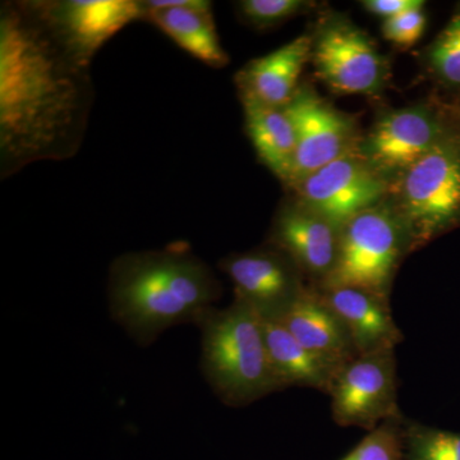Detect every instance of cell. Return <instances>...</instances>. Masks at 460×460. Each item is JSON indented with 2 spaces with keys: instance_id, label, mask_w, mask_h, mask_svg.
Returning a JSON list of instances; mask_svg holds the SVG:
<instances>
[{
  "instance_id": "e0dca14e",
  "label": "cell",
  "mask_w": 460,
  "mask_h": 460,
  "mask_svg": "<svg viewBox=\"0 0 460 460\" xmlns=\"http://www.w3.org/2000/svg\"><path fill=\"white\" fill-rule=\"evenodd\" d=\"M313 57V38L302 35L266 56L251 60L237 75L239 93L284 108L298 90V80Z\"/></svg>"
},
{
  "instance_id": "5bb4252c",
  "label": "cell",
  "mask_w": 460,
  "mask_h": 460,
  "mask_svg": "<svg viewBox=\"0 0 460 460\" xmlns=\"http://www.w3.org/2000/svg\"><path fill=\"white\" fill-rule=\"evenodd\" d=\"M144 18L162 30L178 47L213 68L228 65L229 57L215 29L210 2L150 0L142 2Z\"/></svg>"
},
{
  "instance_id": "9c48e42d",
  "label": "cell",
  "mask_w": 460,
  "mask_h": 460,
  "mask_svg": "<svg viewBox=\"0 0 460 460\" xmlns=\"http://www.w3.org/2000/svg\"><path fill=\"white\" fill-rule=\"evenodd\" d=\"M314 69L329 89L374 95L383 89L387 65L370 36L344 18H330L313 38Z\"/></svg>"
},
{
  "instance_id": "7c38bea8",
  "label": "cell",
  "mask_w": 460,
  "mask_h": 460,
  "mask_svg": "<svg viewBox=\"0 0 460 460\" xmlns=\"http://www.w3.org/2000/svg\"><path fill=\"white\" fill-rule=\"evenodd\" d=\"M296 133V159L290 186L317 169L352 153V118L341 113L311 89L298 87L283 108Z\"/></svg>"
},
{
  "instance_id": "d6986e66",
  "label": "cell",
  "mask_w": 460,
  "mask_h": 460,
  "mask_svg": "<svg viewBox=\"0 0 460 460\" xmlns=\"http://www.w3.org/2000/svg\"><path fill=\"white\" fill-rule=\"evenodd\" d=\"M263 323L269 357L281 386L313 387L328 394L341 367L308 350L280 323Z\"/></svg>"
},
{
  "instance_id": "8fae6325",
  "label": "cell",
  "mask_w": 460,
  "mask_h": 460,
  "mask_svg": "<svg viewBox=\"0 0 460 460\" xmlns=\"http://www.w3.org/2000/svg\"><path fill=\"white\" fill-rule=\"evenodd\" d=\"M32 5L60 44L86 66L105 42L145 13L137 0H66Z\"/></svg>"
},
{
  "instance_id": "ac0fdd59",
  "label": "cell",
  "mask_w": 460,
  "mask_h": 460,
  "mask_svg": "<svg viewBox=\"0 0 460 460\" xmlns=\"http://www.w3.org/2000/svg\"><path fill=\"white\" fill-rule=\"evenodd\" d=\"M246 128L260 160L279 180L290 184L295 171L296 133L283 108L241 93Z\"/></svg>"
},
{
  "instance_id": "8992f818",
  "label": "cell",
  "mask_w": 460,
  "mask_h": 460,
  "mask_svg": "<svg viewBox=\"0 0 460 460\" xmlns=\"http://www.w3.org/2000/svg\"><path fill=\"white\" fill-rule=\"evenodd\" d=\"M332 420L341 428L372 431L402 414L395 349L359 354L345 363L330 386Z\"/></svg>"
},
{
  "instance_id": "ba28073f",
  "label": "cell",
  "mask_w": 460,
  "mask_h": 460,
  "mask_svg": "<svg viewBox=\"0 0 460 460\" xmlns=\"http://www.w3.org/2000/svg\"><path fill=\"white\" fill-rule=\"evenodd\" d=\"M296 202L341 230L354 217L380 205L387 186L362 155L352 153L293 184Z\"/></svg>"
},
{
  "instance_id": "30bf717a",
  "label": "cell",
  "mask_w": 460,
  "mask_h": 460,
  "mask_svg": "<svg viewBox=\"0 0 460 460\" xmlns=\"http://www.w3.org/2000/svg\"><path fill=\"white\" fill-rule=\"evenodd\" d=\"M235 298L266 323H279L304 293V274L286 252L272 246L234 253L219 263Z\"/></svg>"
},
{
  "instance_id": "7402d4cb",
  "label": "cell",
  "mask_w": 460,
  "mask_h": 460,
  "mask_svg": "<svg viewBox=\"0 0 460 460\" xmlns=\"http://www.w3.org/2000/svg\"><path fill=\"white\" fill-rule=\"evenodd\" d=\"M402 414L384 420L341 460H402Z\"/></svg>"
},
{
  "instance_id": "cb8c5ba5",
  "label": "cell",
  "mask_w": 460,
  "mask_h": 460,
  "mask_svg": "<svg viewBox=\"0 0 460 460\" xmlns=\"http://www.w3.org/2000/svg\"><path fill=\"white\" fill-rule=\"evenodd\" d=\"M423 8L425 7L413 9V11L405 12L401 16L384 21V38L398 47L405 48V49L416 45L422 38L426 23H428V16Z\"/></svg>"
},
{
  "instance_id": "3957f363",
  "label": "cell",
  "mask_w": 460,
  "mask_h": 460,
  "mask_svg": "<svg viewBox=\"0 0 460 460\" xmlns=\"http://www.w3.org/2000/svg\"><path fill=\"white\" fill-rule=\"evenodd\" d=\"M201 330V370L215 395L229 407H246L280 392L266 345L265 323L244 302L210 308Z\"/></svg>"
},
{
  "instance_id": "d4e9b609",
  "label": "cell",
  "mask_w": 460,
  "mask_h": 460,
  "mask_svg": "<svg viewBox=\"0 0 460 460\" xmlns=\"http://www.w3.org/2000/svg\"><path fill=\"white\" fill-rule=\"evenodd\" d=\"M362 4L370 13L384 18V21L401 16L413 9L425 7L422 0H366Z\"/></svg>"
},
{
  "instance_id": "52a82bcc",
  "label": "cell",
  "mask_w": 460,
  "mask_h": 460,
  "mask_svg": "<svg viewBox=\"0 0 460 460\" xmlns=\"http://www.w3.org/2000/svg\"><path fill=\"white\" fill-rule=\"evenodd\" d=\"M460 127L459 108H402L381 117L362 145L361 155L380 172H404Z\"/></svg>"
},
{
  "instance_id": "277c9868",
  "label": "cell",
  "mask_w": 460,
  "mask_h": 460,
  "mask_svg": "<svg viewBox=\"0 0 460 460\" xmlns=\"http://www.w3.org/2000/svg\"><path fill=\"white\" fill-rule=\"evenodd\" d=\"M398 199L411 251L460 226V127L402 172Z\"/></svg>"
},
{
  "instance_id": "44dd1931",
  "label": "cell",
  "mask_w": 460,
  "mask_h": 460,
  "mask_svg": "<svg viewBox=\"0 0 460 460\" xmlns=\"http://www.w3.org/2000/svg\"><path fill=\"white\" fill-rule=\"evenodd\" d=\"M425 57L435 80L445 90L460 93V4Z\"/></svg>"
},
{
  "instance_id": "5b68a950",
  "label": "cell",
  "mask_w": 460,
  "mask_h": 460,
  "mask_svg": "<svg viewBox=\"0 0 460 460\" xmlns=\"http://www.w3.org/2000/svg\"><path fill=\"white\" fill-rule=\"evenodd\" d=\"M410 251V234L395 208H368L341 230L337 262L320 289L359 288L389 299L396 269Z\"/></svg>"
},
{
  "instance_id": "484cf974",
  "label": "cell",
  "mask_w": 460,
  "mask_h": 460,
  "mask_svg": "<svg viewBox=\"0 0 460 460\" xmlns=\"http://www.w3.org/2000/svg\"><path fill=\"white\" fill-rule=\"evenodd\" d=\"M458 108H459V114H460V104L458 105Z\"/></svg>"
},
{
  "instance_id": "7a4b0ae2",
  "label": "cell",
  "mask_w": 460,
  "mask_h": 460,
  "mask_svg": "<svg viewBox=\"0 0 460 460\" xmlns=\"http://www.w3.org/2000/svg\"><path fill=\"white\" fill-rule=\"evenodd\" d=\"M220 296L214 272L187 247L126 253L109 271L111 317L142 347L172 326L198 323Z\"/></svg>"
},
{
  "instance_id": "603a6c76",
  "label": "cell",
  "mask_w": 460,
  "mask_h": 460,
  "mask_svg": "<svg viewBox=\"0 0 460 460\" xmlns=\"http://www.w3.org/2000/svg\"><path fill=\"white\" fill-rule=\"evenodd\" d=\"M302 0H243L238 3L239 13L250 25L265 29L286 22L310 7Z\"/></svg>"
},
{
  "instance_id": "ffe728a7",
  "label": "cell",
  "mask_w": 460,
  "mask_h": 460,
  "mask_svg": "<svg viewBox=\"0 0 460 460\" xmlns=\"http://www.w3.org/2000/svg\"><path fill=\"white\" fill-rule=\"evenodd\" d=\"M402 460H460V432L404 419Z\"/></svg>"
},
{
  "instance_id": "4fadbf2b",
  "label": "cell",
  "mask_w": 460,
  "mask_h": 460,
  "mask_svg": "<svg viewBox=\"0 0 460 460\" xmlns=\"http://www.w3.org/2000/svg\"><path fill=\"white\" fill-rule=\"evenodd\" d=\"M341 230L299 202L284 205L275 217L271 244L298 266L304 277L320 288L337 262Z\"/></svg>"
},
{
  "instance_id": "2e32d148",
  "label": "cell",
  "mask_w": 460,
  "mask_h": 460,
  "mask_svg": "<svg viewBox=\"0 0 460 460\" xmlns=\"http://www.w3.org/2000/svg\"><path fill=\"white\" fill-rule=\"evenodd\" d=\"M320 290L349 330L359 354L395 349L402 341V330L393 319L389 299L359 288Z\"/></svg>"
},
{
  "instance_id": "6da1fadb",
  "label": "cell",
  "mask_w": 460,
  "mask_h": 460,
  "mask_svg": "<svg viewBox=\"0 0 460 460\" xmlns=\"http://www.w3.org/2000/svg\"><path fill=\"white\" fill-rule=\"evenodd\" d=\"M89 66L60 44L32 3L0 17V153L5 175L80 147L91 102Z\"/></svg>"
},
{
  "instance_id": "9a60e30c",
  "label": "cell",
  "mask_w": 460,
  "mask_h": 460,
  "mask_svg": "<svg viewBox=\"0 0 460 460\" xmlns=\"http://www.w3.org/2000/svg\"><path fill=\"white\" fill-rule=\"evenodd\" d=\"M279 323L305 348L339 368L359 356L349 330L319 288L305 287Z\"/></svg>"
}]
</instances>
